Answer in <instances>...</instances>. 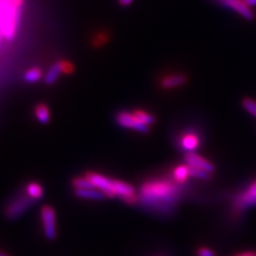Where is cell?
Wrapping results in <instances>:
<instances>
[{"label": "cell", "mask_w": 256, "mask_h": 256, "mask_svg": "<svg viewBox=\"0 0 256 256\" xmlns=\"http://www.w3.org/2000/svg\"><path fill=\"white\" fill-rule=\"evenodd\" d=\"M180 187L168 180H152L140 188L138 202L160 212H171L180 201Z\"/></svg>", "instance_id": "obj_1"}, {"label": "cell", "mask_w": 256, "mask_h": 256, "mask_svg": "<svg viewBox=\"0 0 256 256\" xmlns=\"http://www.w3.org/2000/svg\"><path fill=\"white\" fill-rule=\"evenodd\" d=\"M22 8L8 0H0V30L6 40H13L18 28Z\"/></svg>", "instance_id": "obj_2"}, {"label": "cell", "mask_w": 256, "mask_h": 256, "mask_svg": "<svg viewBox=\"0 0 256 256\" xmlns=\"http://www.w3.org/2000/svg\"><path fill=\"white\" fill-rule=\"evenodd\" d=\"M34 201L36 200L31 198L28 194L20 196V198H14L6 208V217L9 220H15L20 218L22 214H25L29 210Z\"/></svg>", "instance_id": "obj_3"}, {"label": "cell", "mask_w": 256, "mask_h": 256, "mask_svg": "<svg viewBox=\"0 0 256 256\" xmlns=\"http://www.w3.org/2000/svg\"><path fill=\"white\" fill-rule=\"evenodd\" d=\"M41 219L43 224L44 235L48 240H54L57 237V228H56V214L54 208L45 205L41 210Z\"/></svg>", "instance_id": "obj_4"}, {"label": "cell", "mask_w": 256, "mask_h": 256, "mask_svg": "<svg viewBox=\"0 0 256 256\" xmlns=\"http://www.w3.org/2000/svg\"><path fill=\"white\" fill-rule=\"evenodd\" d=\"M116 122L120 126L130 128V130H137L142 134H148L150 132V125L142 123L134 114H130V112H118L116 116Z\"/></svg>", "instance_id": "obj_5"}, {"label": "cell", "mask_w": 256, "mask_h": 256, "mask_svg": "<svg viewBox=\"0 0 256 256\" xmlns=\"http://www.w3.org/2000/svg\"><path fill=\"white\" fill-rule=\"evenodd\" d=\"M112 190L116 196L121 198L127 204H136L138 202V194L134 188L130 184L122 180H114L112 182Z\"/></svg>", "instance_id": "obj_6"}, {"label": "cell", "mask_w": 256, "mask_h": 256, "mask_svg": "<svg viewBox=\"0 0 256 256\" xmlns=\"http://www.w3.org/2000/svg\"><path fill=\"white\" fill-rule=\"evenodd\" d=\"M84 176L89 178V180L93 184L95 188H98L100 191H102L106 196L108 198L116 196L114 190H112V182H114V180H110L106 178V176L98 173H94V172H86Z\"/></svg>", "instance_id": "obj_7"}, {"label": "cell", "mask_w": 256, "mask_h": 256, "mask_svg": "<svg viewBox=\"0 0 256 256\" xmlns=\"http://www.w3.org/2000/svg\"><path fill=\"white\" fill-rule=\"evenodd\" d=\"M254 206H256V180L235 198V207L238 210H246Z\"/></svg>", "instance_id": "obj_8"}, {"label": "cell", "mask_w": 256, "mask_h": 256, "mask_svg": "<svg viewBox=\"0 0 256 256\" xmlns=\"http://www.w3.org/2000/svg\"><path fill=\"white\" fill-rule=\"evenodd\" d=\"M217 2L221 6L236 12L248 20H251L254 18V13L251 10V6H248L244 0H217Z\"/></svg>", "instance_id": "obj_9"}, {"label": "cell", "mask_w": 256, "mask_h": 256, "mask_svg": "<svg viewBox=\"0 0 256 256\" xmlns=\"http://www.w3.org/2000/svg\"><path fill=\"white\" fill-rule=\"evenodd\" d=\"M185 162H186V164L190 166L204 170L210 174L214 171V166H212V162H208L207 159L203 158L202 156H200L198 154L194 153V152H192V153H187L185 155Z\"/></svg>", "instance_id": "obj_10"}, {"label": "cell", "mask_w": 256, "mask_h": 256, "mask_svg": "<svg viewBox=\"0 0 256 256\" xmlns=\"http://www.w3.org/2000/svg\"><path fill=\"white\" fill-rule=\"evenodd\" d=\"M180 148L186 150L187 153H192L200 146V138L194 132H186L184 134L180 139Z\"/></svg>", "instance_id": "obj_11"}, {"label": "cell", "mask_w": 256, "mask_h": 256, "mask_svg": "<svg viewBox=\"0 0 256 256\" xmlns=\"http://www.w3.org/2000/svg\"><path fill=\"white\" fill-rule=\"evenodd\" d=\"M187 82V77L184 74H172L164 77L162 80V86L164 89L170 90L174 89V88H178L180 86H184Z\"/></svg>", "instance_id": "obj_12"}, {"label": "cell", "mask_w": 256, "mask_h": 256, "mask_svg": "<svg viewBox=\"0 0 256 256\" xmlns=\"http://www.w3.org/2000/svg\"><path fill=\"white\" fill-rule=\"evenodd\" d=\"M61 73H63V61H58L54 63L44 77L45 84L48 86L54 84L58 80L59 75Z\"/></svg>", "instance_id": "obj_13"}, {"label": "cell", "mask_w": 256, "mask_h": 256, "mask_svg": "<svg viewBox=\"0 0 256 256\" xmlns=\"http://www.w3.org/2000/svg\"><path fill=\"white\" fill-rule=\"evenodd\" d=\"M75 194L78 198H86V200H98V201L102 200L106 196L102 191L95 190V189H76Z\"/></svg>", "instance_id": "obj_14"}, {"label": "cell", "mask_w": 256, "mask_h": 256, "mask_svg": "<svg viewBox=\"0 0 256 256\" xmlns=\"http://www.w3.org/2000/svg\"><path fill=\"white\" fill-rule=\"evenodd\" d=\"M36 118H38V121L42 124H47L50 120V109L47 108L46 105L44 104H40L36 107Z\"/></svg>", "instance_id": "obj_15"}, {"label": "cell", "mask_w": 256, "mask_h": 256, "mask_svg": "<svg viewBox=\"0 0 256 256\" xmlns=\"http://www.w3.org/2000/svg\"><path fill=\"white\" fill-rule=\"evenodd\" d=\"M27 194L34 200H38L43 196L44 190L42 188V186L40 185L38 182H30L27 185Z\"/></svg>", "instance_id": "obj_16"}, {"label": "cell", "mask_w": 256, "mask_h": 256, "mask_svg": "<svg viewBox=\"0 0 256 256\" xmlns=\"http://www.w3.org/2000/svg\"><path fill=\"white\" fill-rule=\"evenodd\" d=\"M190 176L188 166H178L173 171V178L178 182H184Z\"/></svg>", "instance_id": "obj_17"}, {"label": "cell", "mask_w": 256, "mask_h": 256, "mask_svg": "<svg viewBox=\"0 0 256 256\" xmlns=\"http://www.w3.org/2000/svg\"><path fill=\"white\" fill-rule=\"evenodd\" d=\"M42 76H43V72L41 70L38 68H32L26 72L25 75H24V79H25V82L29 84H34L38 82V80L42 78Z\"/></svg>", "instance_id": "obj_18"}, {"label": "cell", "mask_w": 256, "mask_h": 256, "mask_svg": "<svg viewBox=\"0 0 256 256\" xmlns=\"http://www.w3.org/2000/svg\"><path fill=\"white\" fill-rule=\"evenodd\" d=\"M73 186L76 189H94V185L89 180V178H76L73 180Z\"/></svg>", "instance_id": "obj_19"}, {"label": "cell", "mask_w": 256, "mask_h": 256, "mask_svg": "<svg viewBox=\"0 0 256 256\" xmlns=\"http://www.w3.org/2000/svg\"><path fill=\"white\" fill-rule=\"evenodd\" d=\"M134 114L139 120V121H141L142 123L146 124V125H150V124L155 123V118L143 110H134Z\"/></svg>", "instance_id": "obj_20"}, {"label": "cell", "mask_w": 256, "mask_h": 256, "mask_svg": "<svg viewBox=\"0 0 256 256\" xmlns=\"http://www.w3.org/2000/svg\"><path fill=\"white\" fill-rule=\"evenodd\" d=\"M188 168H189V174H190L191 178H198V180H208L210 178V173H208L204 170L196 169V168L190 166H188Z\"/></svg>", "instance_id": "obj_21"}, {"label": "cell", "mask_w": 256, "mask_h": 256, "mask_svg": "<svg viewBox=\"0 0 256 256\" xmlns=\"http://www.w3.org/2000/svg\"><path fill=\"white\" fill-rule=\"evenodd\" d=\"M242 106L250 114L256 118V102L255 100L251 98H244L242 100Z\"/></svg>", "instance_id": "obj_22"}, {"label": "cell", "mask_w": 256, "mask_h": 256, "mask_svg": "<svg viewBox=\"0 0 256 256\" xmlns=\"http://www.w3.org/2000/svg\"><path fill=\"white\" fill-rule=\"evenodd\" d=\"M198 256H216V253L208 248H201L198 250Z\"/></svg>", "instance_id": "obj_23"}, {"label": "cell", "mask_w": 256, "mask_h": 256, "mask_svg": "<svg viewBox=\"0 0 256 256\" xmlns=\"http://www.w3.org/2000/svg\"><path fill=\"white\" fill-rule=\"evenodd\" d=\"M73 70H74V66H72V63L68 61H63V73L68 74V73H72Z\"/></svg>", "instance_id": "obj_24"}, {"label": "cell", "mask_w": 256, "mask_h": 256, "mask_svg": "<svg viewBox=\"0 0 256 256\" xmlns=\"http://www.w3.org/2000/svg\"><path fill=\"white\" fill-rule=\"evenodd\" d=\"M235 256H256V252L255 251H246V252L238 253Z\"/></svg>", "instance_id": "obj_25"}, {"label": "cell", "mask_w": 256, "mask_h": 256, "mask_svg": "<svg viewBox=\"0 0 256 256\" xmlns=\"http://www.w3.org/2000/svg\"><path fill=\"white\" fill-rule=\"evenodd\" d=\"M132 2L134 0H118V4L123 6H130Z\"/></svg>", "instance_id": "obj_26"}, {"label": "cell", "mask_w": 256, "mask_h": 256, "mask_svg": "<svg viewBox=\"0 0 256 256\" xmlns=\"http://www.w3.org/2000/svg\"><path fill=\"white\" fill-rule=\"evenodd\" d=\"M4 34L2 32V30H0V45H2V38H4Z\"/></svg>", "instance_id": "obj_27"}, {"label": "cell", "mask_w": 256, "mask_h": 256, "mask_svg": "<svg viewBox=\"0 0 256 256\" xmlns=\"http://www.w3.org/2000/svg\"><path fill=\"white\" fill-rule=\"evenodd\" d=\"M0 256H9V255H6V254H4L2 252H0Z\"/></svg>", "instance_id": "obj_28"}]
</instances>
